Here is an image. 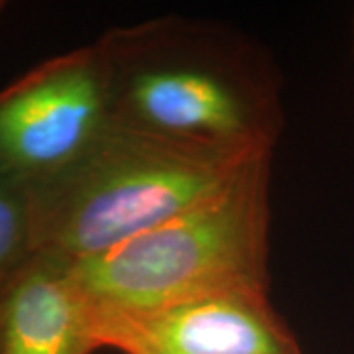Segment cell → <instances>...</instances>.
Listing matches in <instances>:
<instances>
[{"instance_id": "obj_1", "label": "cell", "mask_w": 354, "mask_h": 354, "mask_svg": "<svg viewBox=\"0 0 354 354\" xmlns=\"http://www.w3.org/2000/svg\"><path fill=\"white\" fill-rule=\"evenodd\" d=\"M101 44L111 120L232 152H272L281 132L268 57L225 26L177 16L113 28Z\"/></svg>"}, {"instance_id": "obj_2", "label": "cell", "mask_w": 354, "mask_h": 354, "mask_svg": "<svg viewBox=\"0 0 354 354\" xmlns=\"http://www.w3.org/2000/svg\"><path fill=\"white\" fill-rule=\"evenodd\" d=\"M183 144L111 120L59 176L30 189L34 250L87 260L181 213L252 158Z\"/></svg>"}, {"instance_id": "obj_3", "label": "cell", "mask_w": 354, "mask_h": 354, "mask_svg": "<svg viewBox=\"0 0 354 354\" xmlns=\"http://www.w3.org/2000/svg\"><path fill=\"white\" fill-rule=\"evenodd\" d=\"M270 158L138 236L71 262L97 311L156 309L223 293H270Z\"/></svg>"}, {"instance_id": "obj_4", "label": "cell", "mask_w": 354, "mask_h": 354, "mask_svg": "<svg viewBox=\"0 0 354 354\" xmlns=\"http://www.w3.org/2000/svg\"><path fill=\"white\" fill-rule=\"evenodd\" d=\"M109 124L101 44L55 55L0 91V174L34 189L75 164Z\"/></svg>"}, {"instance_id": "obj_5", "label": "cell", "mask_w": 354, "mask_h": 354, "mask_svg": "<svg viewBox=\"0 0 354 354\" xmlns=\"http://www.w3.org/2000/svg\"><path fill=\"white\" fill-rule=\"evenodd\" d=\"M95 313L99 346L122 354H301L266 291Z\"/></svg>"}, {"instance_id": "obj_6", "label": "cell", "mask_w": 354, "mask_h": 354, "mask_svg": "<svg viewBox=\"0 0 354 354\" xmlns=\"http://www.w3.org/2000/svg\"><path fill=\"white\" fill-rule=\"evenodd\" d=\"M101 351L97 313L69 260L32 254L0 286V354Z\"/></svg>"}, {"instance_id": "obj_7", "label": "cell", "mask_w": 354, "mask_h": 354, "mask_svg": "<svg viewBox=\"0 0 354 354\" xmlns=\"http://www.w3.org/2000/svg\"><path fill=\"white\" fill-rule=\"evenodd\" d=\"M36 254L30 189L0 174V286Z\"/></svg>"}, {"instance_id": "obj_8", "label": "cell", "mask_w": 354, "mask_h": 354, "mask_svg": "<svg viewBox=\"0 0 354 354\" xmlns=\"http://www.w3.org/2000/svg\"><path fill=\"white\" fill-rule=\"evenodd\" d=\"M4 8H6V2H2V0H0V14L4 12Z\"/></svg>"}]
</instances>
